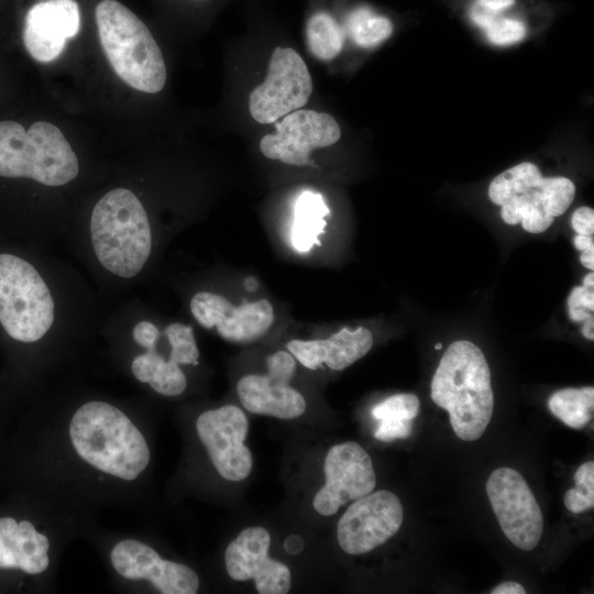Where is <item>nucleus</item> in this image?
<instances>
[{"mask_svg":"<svg viewBox=\"0 0 594 594\" xmlns=\"http://www.w3.org/2000/svg\"><path fill=\"white\" fill-rule=\"evenodd\" d=\"M430 395L448 411L458 438H481L493 415L494 394L491 370L480 348L468 340L450 344L432 377Z\"/></svg>","mask_w":594,"mask_h":594,"instance_id":"f257e3e1","label":"nucleus"},{"mask_svg":"<svg viewBox=\"0 0 594 594\" xmlns=\"http://www.w3.org/2000/svg\"><path fill=\"white\" fill-rule=\"evenodd\" d=\"M69 436L81 459L125 481L136 479L150 462L143 435L121 410L103 402L79 407L72 418Z\"/></svg>","mask_w":594,"mask_h":594,"instance_id":"f03ea898","label":"nucleus"},{"mask_svg":"<svg viewBox=\"0 0 594 594\" xmlns=\"http://www.w3.org/2000/svg\"><path fill=\"white\" fill-rule=\"evenodd\" d=\"M91 242L101 265L123 278L135 276L152 250L151 228L144 207L129 189L107 193L95 206Z\"/></svg>","mask_w":594,"mask_h":594,"instance_id":"7ed1b4c3","label":"nucleus"},{"mask_svg":"<svg viewBox=\"0 0 594 594\" xmlns=\"http://www.w3.org/2000/svg\"><path fill=\"white\" fill-rule=\"evenodd\" d=\"M95 15L100 43L116 74L136 90L161 91L166 81V66L146 25L116 0L100 1Z\"/></svg>","mask_w":594,"mask_h":594,"instance_id":"20e7f679","label":"nucleus"},{"mask_svg":"<svg viewBox=\"0 0 594 594\" xmlns=\"http://www.w3.org/2000/svg\"><path fill=\"white\" fill-rule=\"evenodd\" d=\"M575 195L573 182L566 177H542L529 162L515 165L497 175L490 184L491 201L501 206L507 224L520 223L530 233H542L556 217L563 215Z\"/></svg>","mask_w":594,"mask_h":594,"instance_id":"39448f33","label":"nucleus"},{"mask_svg":"<svg viewBox=\"0 0 594 594\" xmlns=\"http://www.w3.org/2000/svg\"><path fill=\"white\" fill-rule=\"evenodd\" d=\"M78 170L77 156L56 125L37 121L25 130L12 120L0 122V176L62 186Z\"/></svg>","mask_w":594,"mask_h":594,"instance_id":"423d86ee","label":"nucleus"},{"mask_svg":"<svg viewBox=\"0 0 594 594\" xmlns=\"http://www.w3.org/2000/svg\"><path fill=\"white\" fill-rule=\"evenodd\" d=\"M54 301L38 272L26 261L0 254V322L16 341L35 342L52 327Z\"/></svg>","mask_w":594,"mask_h":594,"instance_id":"0eeeda50","label":"nucleus"},{"mask_svg":"<svg viewBox=\"0 0 594 594\" xmlns=\"http://www.w3.org/2000/svg\"><path fill=\"white\" fill-rule=\"evenodd\" d=\"M312 92V79L304 59L290 47H276L265 80L249 98L252 118L261 124L276 122L301 109Z\"/></svg>","mask_w":594,"mask_h":594,"instance_id":"6e6552de","label":"nucleus"},{"mask_svg":"<svg viewBox=\"0 0 594 594\" xmlns=\"http://www.w3.org/2000/svg\"><path fill=\"white\" fill-rule=\"evenodd\" d=\"M486 493L507 539L524 551L535 549L542 536L543 516L522 475L510 468H498L486 482Z\"/></svg>","mask_w":594,"mask_h":594,"instance_id":"1a4fd4ad","label":"nucleus"},{"mask_svg":"<svg viewBox=\"0 0 594 594\" xmlns=\"http://www.w3.org/2000/svg\"><path fill=\"white\" fill-rule=\"evenodd\" d=\"M403 519V505L394 493L371 492L355 499L340 518L339 546L349 554L370 552L396 535Z\"/></svg>","mask_w":594,"mask_h":594,"instance_id":"9d476101","label":"nucleus"},{"mask_svg":"<svg viewBox=\"0 0 594 594\" xmlns=\"http://www.w3.org/2000/svg\"><path fill=\"white\" fill-rule=\"evenodd\" d=\"M196 429L209 458L226 480L239 482L252 470V454L244 444L249 422L244 413L234 405L204 411Z\"/></svg>","mask_w":594,"mask_h":594,"instance_id":"9b49d317","label":"nucleus"},{"mask_svg":"<svg viewBox=\"0 0 594 594\" xmlns=\"http://www.w3.org/2000/svg\"><path fill=\"white\" fill-rule=\"evenodd\" d=\"M280 119L275 132L262 138L260 150L265 157L288 165H308L311 151L330 146L341 136L338 122L328 113L298 109Z\"/></svg>","mask_w":594,"mask_h":594,"instance_id":"f8f14e48","label":"nucleus"},{"mask_svg":"<svg viewBox=\"0 0 594 594\" xmlns=\"http://www.w3.org/2000/svg\"><path fill=\"white\" fill-rule=\"evenodd\" d=\"M323 470L326 482L312 502L322 516L334 515L341 506L373 492L376 485L370 455L353 441L333 446L326 455Z\"/></svg>","mask_w":594,"mask_h":594,"instance_id":"ddd939ff","label":"nucleus"},{"mask_svg":"<svg viewBox=\"0 0 594 594\" xmlns=\"http://www.w3.org/2000/svg\"><path fill=\"white\" fill-rule=\"evenodd\" d=\"M195 319L206 329L231 342H251L267 332L274 322V309L267 299L232 305L221 295L199 292L190 300Z\"/></svg>","mask_w":594,"mask_h":594,"instance_id":"4468645a","label":"nucleus"},{"mask_svg":"<svg viewBox=\"0 0 594 594\" xmlns=\"http://www.w3.org/2000/svg\"><path fill=\"white\" fill-rule=\"evenodd\" d=\"M270 532L250 527L227 547L226 569L234 581L253 580L260 594H285L290 588V571L286 564L268 556Z\"/></svg>","mask_w":594,"mask_h":594,"instance_id":"2eb2a0df","label":"nucleus"},{"mask_svg":"<svg viewBox=\"0 0 594 594\" xmlns=\"http://www.w3.org/2000/svg\"><path fill=\"white\" fill-rule=\"evenodd\" d=\"M110 559L120 575L129 580H148L163 594H195L199 588V579L193 569L162 559L141 541H120L113 547Z\"/></svg>","mask_w":594,"mask_h":594,"instance_id":"dca6fc26","label":"nucleus"},{"mask_svg":"<svg viewBox=\"0 0 594 594\" xmlns=\"http://www.w3.org/2000/svg\"><path fill=\"white\" fill-rule=\"evenodd\" d=\"M80 13L75 0H45L28 12L23 43L29 54L42 63L52 62L63 52L66 41L77 35Z\"/></svg>","mask_w":594,"mask_h":594,"instance_id":"f3484780","label":"nucleus"},{"mask_svg":"<svg viewBox=\"0 0 594 594\" xmlns=\"http://www.w3.org/2000/svg\"><path fill=\"white\" fill-rule=\"evenodd\" d=\"M373 345L372 332L364 328H343L327 339L292 340L289 353L305 367L317 370L322 363L342 371L363 358Z\"/></svg>","mask_w":594,"mask_h":594,"instance_id":"a211bd4d","label":"nucleus"},{"mask_svg":"<svg viewBox=\"0 0 594 594\" xmlns=\"http://www.w3.org/2000/svg\"><path fill=\"white\" fill-rule=\"evenodd\" d=\"M241 404L251 413L293 419L306 410L301 394L289 386V381L271 373L250 374L237 384Z\"/></svg>","mask_w":594,"mask_h":594,"instance_id":"6ab92c4d","label":"nucleus"},{"mask_svg":"<svg viewBox=\"0 0 594 594\" xmlns=\"http://www.w3.org/2000/svg\"><path fill=\"white\" fill-rule=\"evenodd\" d=\"M47 537L36 531L29 520L0 518V569H19L38 574L50 563Z\"/></svg>","mask_w":594,"mask_h":594,"instance_id":"aec40b11","label":"nucleus"},{"mask_svg":"<svg viewBox=\"0 0 594 594\" xmlns=\"http://www.w3.org/2000/svg\"><path fill=\"white\" fill-rule=\"evenodd\" d=\"M330 210L323 197L310 190L300 194L295 206V219L292 229L293 246L299 252H308L319 244V237L327 226L326 217Z\"/></svg>","mask_w":594,"mask_h":594,"instance_id":"412c9836","label":"nucleus"},{"mask_svg":"<svg viewBox=\"0 0 594 594\" xmlns=\"http://www.w3.org/2000/svg\"><path fill=\"white\" fill-rule=\"evenodd\" d=\"M131 369L138 381L148 383L155 392L165 396H177L187 385L178 364L165 361L155 350L138 355Z\"/></svg>","mask_w":594,"mask_h":594,"instance_id":"4be33fe9","label":"nucleus"},{"mask_svg":"<svg viewBox=\"0 0 594 594\" xmlns=\"http://www.w3.org/2000/svg\"><path fill=\"white\" fill-rule=\"evenodd\" d=\"M548 406L550 411L563 424L573 428H584L593 418L594 388H563L553 393Z\"/></svg>","mask_w":594,"mask_h":594,"instance_id":"5701e85b","label":"nucleus"},{"mask_svg":"<svg viewBox=\"0 0 594 594\" xmlns=\"http://www.w3.org/2000/svg\"><path fill=\"white\" fill-rule=\"evenodd\" d=\"M306 42L309 52L319 61L328 62L339 55L343 46V32L327 12L310 16L306 25Z\"/></svg>","mask_w":594,"mask_h":594,"instance_id":"b1692460","label":"nucleus"},{"mask_svg":"<svg viewBox=\"0 0 594 594\" xmlns=\"http://www.w3.org/2000/svg\"><path fill=\"white\" fill-rule=\"evenodd\" d=\"M348 33L353 42L363 47L377 45L393 32L392 22L382 15H375L369 8L353 11L346 21Z\"/></svg>","mask_w":594,"mask_h":594,"instance_id":"393cba45","label":"nucleus"},{"mask_svg":"<svg viewBox=\"0 0 594 594\" xmlns=\"http://www.w3.org/2000/svg\"><path fill=\"white\" fill-rule=\"evenodd\" d=\"M471 14L474 22L485 29L488 40L496 45L513 44L526 35L525 25L517 20L497 18L495 12L479 6Z\"/></svg>","mask_w":594,"mask_h":594,"instance_id":"a878e982","label":"nucleus"},{"mask_svg":"<svg viewBox=\"0 0 594 594\" xmlns=\"http://www.w3.org/2000/svg\"><path fill=\"white\" fill-rule=\"evenodd\" d=\"M575 487L563 497L565 507L573 514H580L594 507V462L580 465L574 473Z\"/></svg>","mask_w":594,"mask_h":594,"instance_id":"bb28decb","label":"nucleus"},{"mask_svg":"<svg viewBox=\"0 0 594 594\" xmlns=\"http://www.w3.org/2000/svg\"><path fill=\"white\" fill-rule=\"evenodd\" d=\"M172 351L169 360L176 364H198L199 351L193 328L183 323H170L164 330Z\"/></svg>","mask_w":594,"mask_h":594,"instance_id":"cd10ccee","label":"nucleus"},{"mask_svg":"<svg viewBox=\"0 0 594 594\" xmlns=\"http://www.w3.org/2000/svg\"><path fill=\"white\" fill-rule=\"evenodd\" d=\"M420 402L414 394H397L372 408L377 420H414L419 414Z\"/></svg>","mask_w":594,"mask_h":594,"instance_id":"c85d7f7f","label":"nucleus"},{"mask_svg":"<svg viewBox=\"0 0 594 594\" xmlns=\"http://www.w3.org/2000/svg\"><path fill=\"white\" fill-rule=\"evenodd\" d=\"M569 316L574 322H583L593 316L594 287L576 286L572 289L569 299Z\"/></svg>","mask_w":594,"mask_h":594,"instance_id":"c756f323","label":"nucleus"},{"mask_svg":"<svg viewBox=\"0 0 594 594\" xmlns=\"http://www.w3.org/2000/svg\"><path fill=\"white\" fill-rule=\"evenodd\" d=\"M374 437L381 441L405 439L411 435L413 420H380Z\"/></svg>","mask_w":594,"mask_h":594,"instance_id":"7c9ffc66","label":"nucleus"},{"mask_svg":"<svg viewBox=\"0 0 594 594\" xmlns=\"http://www.w3.org/2000/svg\"><path fill=\"white\" fill-rule=\"evenodd\" d=\"M158 337V329L148 321H141L133 329V339L146 351L155 350Z\"/></svg>","mask_w":594,"mask_h":594,"instance_id":"2f4dec72","label":"nucleus"},{"mask_svg":"<svg viewBox=\"0 0 594 594\" xmlns=\"http://www.w3.org/2000/svg\"><path fill=\"white\" fill-rule=\"evenodd\" d=\"M571 224L578 234L593 235L594 210L590 207L578 208L572 215Z\"/></svg>","mask_w":594,"mask_h":594,"instance_id":"473e14b6","label":"nucleus"},{"mask_svg":"<svg viewBox=\"0 0 594 594\" xmlns=\"http://www.w3.org/2000/svg\"><path fill=\"white\" fill-rule=\"evenodd\" d=\"M492 594H525V587L518 582L506 581L503 582L491 591Z\"/></svg>","mask_w":594,"mask_h":594,"instance_id":"72a5a7b5","label":"nucleus"},{"mask_svg":"<svg viewBox=\"0 0 594 594\" xmlns=\"http://www.w3.org/2000/svg\"><path fill=\"white\" fill-rule=\"evenodd\" d=\"M515 0H477L476 4L484 10L497 13L510 7Z\"/></svg>","mask_w":594,"mask_h":594,"instance_id":"f704fd0d","label":"nucleus"},{"mask_svg":"<svg viewBox=\"0 0 594 594\" xmlns=\"http://www.w3.org/2000/svg\"><path fill=\"white\" fill-rule=\"evenodd\" d=\"M304 547V540L299 536H290L284 542L285 550L290 554L299 553Z\"/></svg>","mask_w":594,"mask_h":594,"instance_id":"c9c22d12","label":"nucleus"},{"mask_svg":"<svg viewBox=\"0 0 594 594\" xmlns=\"http://www.w3.org/2000/svg\"><path fill=\"white\" fill-rule=\"evenodd\" d=\"M580 261L587 270H594V245H591L582 251Z\"/></svg>","mask_w":594,"mask_h":594,"instance_id":"e433bc0d","label":"nucleus"},{"mask_svg":"<svg viewBox=\"0 0 594 594\" xmlns=\"http://www.w3.org/2000/svg\"><path fill=\"white\" fill-rule=\"evenodd\" d=\"M574 245L579 251H583L586 248L594 245L592 235H582V234L575 235Z\"/></svg>","mask_w":594,"mask_h":594,"instance_id":"4c0bfd02","label":"nucleus"},{"mask_svg":"<svg viewBox=\"0 0 594 594\" xmlns=\"http://www.w3.org/2000/svg\"><path fill=\"white\" fill-rule=\"evenodd\" d=\"M582 326V334L587 339L593 341L594 340V317L591 316L586 320L583 321Z\"/></svg>","mask_w":594,"mask_h":594,"instance_id":"58836bf2","label":"nucleus"},{"mask_svg":"<svg viewBox=\"0 0 594 594\" xmlns=\"http://www.w3.org/2000/svg\"><path fill=\"white\" fill-rule=\"evenodd\" d=\"M583 285L584 286H588V287H594V273L591 272L588 273L584 279H583Z\"/></svg>","mask_w":594,"mask_h":594,"instance_id":"ea45409f","label":"nucleus"},{"mask_svg":"<svg viewBox=\"0 0 594 594\" xmlns=\"http://www.w3.org/2000/svg\"><path fill=\"white\" fill-rule=\"evenodd\" d=\"M245 287L248 290L252 292L256 288L257 286V283L254 278H248L245 279V283H244Z\"/></svg>","mask_w":594,"mask_h":594,"instance_id":"a19ab883","label":"nucleus"},{"mask_svg":"<svg viewBox=\"0 0 594 594\" xmlns=\"http://www.w3.org/2000/svg\"><path fill=\"white\" fill-rule=\"evenodd\" d=\"M435 348H436L437 350H440V349L442 348V344H441V343H437V344L435 345Z\"/></svg>","mask_w":594,"mask_h":594,"instance_id":"79ce46f5","label":"nucleus"}]
</instances>
